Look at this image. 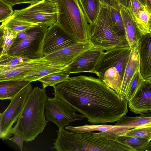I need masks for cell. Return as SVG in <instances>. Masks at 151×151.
<instances>
[{
	"label": "cell",
	"mask_w": 151,
	"mask_h": 151,
	"mask_svg": "<svg viewBox=\"0 0 151 151\" xmlns=\"http://www.w3.org/2000/svg\"><path fill=\"white\" fill-rule=\"evenodd\" d=\"M109 9L111 19L117 35L126 38L124 23L120 13V9L111 7H109Z\"/></svg>",
	"instance_id": "obj_30"
},
{
	"label": "cell",
	"mask_w": 151,
	"mask_h": 151,
	"mask_svg": "<svg viewBox=\"0 0 151 151\" xmlns=\"http://www.w3.org/2000/svg\"><path fill=\"white\" fill-rule=\"evenodd\" d=\"M131 0H117L120 4L123 7L127 8Z\"/></svg>",
	"instance_id": "obj_36"
},
{
	"label": "cell",
	"mask_w": 151,
	"mask_h": 151,
	"mask_svg": "<svg viewBox=\"0 0 151 151\" xmlns=\"http://www.w3.org/2000/svg\"><path fill=\"white\" fill-rule=\"evenodd\" d=\"M33 59L6 54L0 56V69H6L19 66Z\"/></svg>",
	"instance_id": "obj_25"
},
{
	"label": "cell",
	"mask_w": 151,
	"mask_h": 151,
	"mask_svg": "<svg viewBox=\"0 0 151 151\" xmlns=\"http://www.w3.org/2000/svg\"><path fill=\"white\" fill-rule=\"evenodd\" d=\"M117 140L121 143L129 147L133 151H139L140 149L147 145L150 142L145 138L125 135L120 136Z\"/></svg>",
	"instance_id": "obj_26"
},
{
	"label": "cell",
	"mask_w": 151,
	"mask_h": 151,
	"mask_svg": "<svg viewBox=\"0 0 151 151\" xmlns=\"http://www.w3.org/2000/svg\"><path fill=\"white\" fill-rule=\"evenodd\" d=\"M47 1H48L52 2H55L56 3L57 0H46Z\"/></svg>",
	"instance_id": "obj_42"
},
{
	"label": "cell",
	"mask_w": 151,
	"mask_h": 151,
	"mask_svg": "<svg viewBox=\"0 0 151 151\" xmlns=\"http://www.w3.org/2000/svg\"><path fill=\"white\" fill-rule=\"evenodd\" d=\"M45 88H33L12 129L13 134L24 138L27 142L32 141L42 133L47 122L45 114V103L47 98Z\"/></svg>",
	"instance_id": "obj_2"
},
{
	"label": "cell",
	"mask_w": 151,
	"mask_h": 151,
	"mask_svg": "<svg viewBox=\"0 0 151 151\" xmlns=\"http://www.w3.org/2000/svg\"><path fill=\"white\" fill-rule=\"evenodd\" d=\"M128 9L142 35L151 33V13L139 0H131Z\"/></svg>",
	"instance_id": "obj_14"
},
{
	"label": "cell",
	"mask_w": 151,
	"mask_h": 151,
	"mask_svg": "<svg viewBox=\"0 0 151 151\" xmlns=\"http://www.w3.org/2000/svg\"><path fill=\"white\" fill-rule=\"evenodd\" d=\"M146 80L151 83V76L147 79Z\"/></svg>",
	"instance_id": "obj_41"
},
{
	"label": "cell",
	"mask_w": 151,
	"mask_h": 151,
	"mask_svg": "<svg viewBox=\"0 0 151 151\" xmlns=\"http://www.w3.org/2000/svg\"><path fill=\"white\" fill-rule=\"evenodd\" d=\"M50 63L43 57L34 59L19 66L6 69H0V81L24 80L25 76L33 70Z\"/></svg>",
	"instance_id": "obj_16"
},
{
	"label": "cell",
	"mask_w": 151,
	"mask_h": 151,
	"mask_svg": "<svg viewBox=\"0 0 151 151\" xmlns=\"http://www.w3.org/2000/svg\"><path fill=\"white\" fill-rule=\"evenodd\" d=\"M120 13L123 20L125 36L131 49L137 46L142 36L132 19L127 8L122 7Z\"/></svg>",
	"instance_id": "obj_19"
},
{
	"label": "cell",
	"mask_w": 151,
	"mask_h": 151,
	"mask_svg": "<svg viewBox=\"0 0 151 151\" xmlns=\"http://www.w3.org/2000/svg\"><path fill=\"white\" fill-rule=\"evenodd\" d=\"M139 63L138 45L131 49L124 70L119 96L124 98L129 83L134 75L139 69Z\"/></svg>",
	"instance_id": "obj_18"
},
{
	"label": "cell",
	"mask_w": 151,
	"mask_h": 151,
	"mask_svg": "<svg viewBox=\"0 0 151 151\" xmlns=\"http://www.w3.org/2000/svg\"><path fill=\"white\" fill-rule=\"evenodd\" d=\"M14 143H16L19 147L20 150L22 151L23 147V142L24 139L18 135L15 134L14 136L10 138L9 139Z\"/></svg>",
	"instance_id": "obj_35"
},
{
	"label": "cell",
	"mask_w": 151,
	"mask_h": 151,
	"mask_svg": "<svg viewBox=\"0 0 151 151\" xmlns=\"http://www.w3.org/2000/svg\"><path fill=\"white\" fill-rule=\"evenodd\" d=\"M70 74L65 71L56 72L45 76L38 81L42 83L43 88L50 86H53L67 80Z\"/></svg>",
	"instance_id": "obj_28"
},
{
	"label": "cell",
	"mask_w": 151,
	"mask_h": 151,
	"mask_svg": "<svg viewBox=\"0 0 151 151\" xmlns=\"http://www.w3.org/2000/svg\"><path fill=\"white\" fill-rule=\"evenodd\" d=\"M88 40L94 47L105 51L129 45L126 38L117 35L111 17L109 7L101 3L96 19L89 24Z\"/></svg>",
	"instance_id": "obj_5"
},
{
	"label": "cell",
	"mask_w": 151,
	"mask_h": 151,
	"mask_svg": "<svg viewBox=\"0 0 151 151\" xmlns=\"http://www.w3.org/2000/svg\"><path fill=\"white\" fill-rule=\"evenodd\" d=\"M53 87V94L68 103L92 124L114 123L128 112V101L99 78L69 77Z\"/></svg>",
	"instance_id": "obj_1"
},
{
	"label": "cell",
	"mask_w": 151,
	"mask_h": 151,
	"mask_svg": "<svg viewBox=\"0 0 151 151\" xmlns=\"http://www.w3.org/2000/svg\"><path fill=\"white\" fill-rule=\"evenodd\" d=\"M101 3L109 7L121 9L122 6L120 4L117 0H99Z\"/></svg>",
	"instance_id": "obj_34"
},
{
	"label": "cell",
	"mask_w": 151,
	"mask_h": 151,
	"mask_svg": "<svg viewBox=\"0 0 151 151\" xmlns=\"http://www.w3.org/2000/svg\"><path fill=\"white\" fill-rule=\"evenodd\" d=\"M104 50L93 47L88 49L78 55L65 71L69 74L80 73L95 74V68Z\"/></svg>",
	"instance_id": "obj_12"
},
{
	"label": "cell",
	"mask_w": 151,
	"mask_h": 151,
	"mask_svg": "<svg viewBox=\"0 0 151 151\" xmlns=\"http://www.w3.org/2000/svg\"><path fill=\"white\" fill-rule=\"evenodd\" d=\"M139 70L145 80L151 76V33L142 36L138 44Z\"/></svg>",
	"instance_id": "obj_17"
},
{
	"label": "cell",
	"mask_w": 151,
	"mask_h": 151,
	"mask_svg": "<svg viewBox=\"0 0 151 151\" xmlns=\"http://www.w3.org/2000/svg\"><path fill=\"white\" fill-rule=\"evenodd\" d=\"M33 88L31 83L12 100L6 109L0 113V138L9 139L12 136L13 125L17 121Z\"/></svg>",
	"instance_id": "obj_9"
},
{
	"label": "cell",
	"mask_w": 151,
	"mask_h": 151,
	"mask_svg": "<svg viewBox=\"0 0 151 151\" xmlns=\"http://www.w3.org/2000/svg\"><path fill=\"white\" fill-rule=\"evenodd\" d=\"M12 7L0 0V22H3L11 17L14 13Z\"/></svg>",
	"instance_id": "obj_32"
},
{
	"label": "cell",
	"mask_w": 151,
	"mask_h": 151,
	"mask_svg": "<svg viewBox=\"0 0 151 151\" xmlns=\"http://www.w3.org/2000/svg\"><path fill=\"white\" fill-rule=\"evenodd\" d=\"M56 23L78 41H88L89 24L78 0H57Z\"/></svg>",
	"instance_id": "obj_6"
},
{
	"label": "cell",
	"mask_w": 151,
	"mask_h": 151,
	"mask_svg": "<svg viewBox=\"0 0 151 151\" xmlns=\"http://www.w3.org/2000/svg\"><path fill=\"white\" fill-rule=\"evenodd\" d=\"M78 41L66 32L57 23L49 27L43 42L44 56L72 45Z\"/></svg>",
	"instance_id": "obj_11"
},
{
	"label": "cell",
	"mask_w": 151,
	"mask_h": 151,
	"mask_svg": "<svg viewBox=\"0 0 151 151\" xmlns=\"http://www.w3.org/2000/svg\"><path fill=\"white\" fill-rule=\"evenodd\" d=\"M128 104L130 111L136 114L151 111V83L145 80Z\"/></svg>",
	"instance_id": "obj_15"
},
{
	"label": "cell",
	"mask_w": 151,
	"mask_h": 151,
	"mask_svg": "<svg viewBox=\"0 0 151 151\" xmlns=\"http://www.w3.org/2000/svg\"><path fill=\"white\" fill-rule=\"evenodd\" d=\"M142 114L145 116H151V111H148L146 113Z\"/></svg>",
	"instance_id": "obj_39"
},
{
	"label": "cell",
	"mask_w": 151,
	"mask_h": 151,
	"mask_svg": "<svg viewBox=\"0 0 151 151\" xmlns=\"http://www.w3.org/2000/svg\"><path fill=\"white\" fill-rule=\"evenodd\" d=\"M12 16L19 20L44 24L49 27L55 24L57 20L56 4L42 0L24 8L14 10Z\"/></svg>",
	"instance_id": "obj_8"
},
{
	"label": "cell",
	"mask_w": 151,
	"mask_h": 151,
	"mask_svg": "<svg viewBox=\"0 0 151 151\" xmlns=\"http://www.w3.org/2000/svg\"><path fill=\"white\" fill-rule=\"evenodd\" d=\"M38 24L14 18L12 16L5 22H2L0 27H6L19 33Z\"/></svg>",
	"instance_id": "obj_27"
},
{
	"label": "cell",
	"mask_w": 151,
	"mask_h": 151,
	"mask_svg": "<svg viewBox=\"0 0 151 151\" xmlns=\"http://www.w3.org/2000/svg\"><path fill=\"white\" fill-rule=\"evenodd\" d=\"M31 83L24 80L0 81V99L11 100Z\"/></svg>",
	"instance_id": "obj_20"
},
{
	"label": "cell",
	"mask_w": 151,
	"mask_h": 151,
	"mask_svg": "<svg viewBox=\"0 0 151 151\" xmlns=\"http://www.w3.org/2000/svg\"><path fill=\"white\" fill-rule=\"evenodd\" d=\"M93 47H94L88 40L85 42L78 41L44 57L51 63L63 64L69 66L78 55Z\"/></svg>",
	"instance_id": "obj_13"
},
{
	"label": "cell",
	"mask_w": 151,
	"mask_h": 151,
	"mask_svg": "<svg viewBox=\"0 0 151 151\" xmlns=\"http://www.w3.org/2000/svg\"><path fill=\"white\" fill-rule=\"evenodd\" d=\"M139 1L144 5H145L146 0H139Z\"/></svg>",
	"instance_id": "obj_40"
},
{
	"label": "cell",
	"mask_w": 151,
	"mask_h": 151,
	"mask_svg": "<svg viewBox=\"0 0 151 151\" xmlns=\"http://www.w3.org/2000/svg\"><path fill=\"white\" fill-rule=\"evenodd\" d=\"M48 27L45 24H39L27 29V37L21 40L14 41L7 54L32 59L43 57V40Z\"/></svg>",
	"instance_id": "obj_7"
},
{
	"label": "cell",
	"mask_w": 151,
	"mask_h": 151,
	"mask_svg": "<svg viewBox=\"0 0 151 151\" xmlns=\"http://www.w3.org/2000/svg\"><path fill=\"white\" fill-rule=\"evenodd\" d=\"M145 6L151 13V0H146Z\"/></svg>",
	"instance_id": "obj_38"
},
{
	"label": "cell",
	"mask_w": 151,
	"mask_h": 151,
	"mask_svg": "<svg viewBox=\"0 0 151 151\" xmlns=\"http://www.w3.org/2000/svg\"><path fill=\"white\" fill-rule=\"evenodd\" d=\"M76 110L68 103L55 96L47 97L45 103V114L47 122L55 123L58 128H64L71 122L82 120L85 117L76 113Z\"/></svg>",
	"instance_id": "obj_10"
},
{
	"label": "cell",
	"mask_w": 151,
	"mask_h": 151,
	"mask_svg": "<svg viewBox=\"0 0 151 151\" xmlns=\"http://www.w3.org/2000/svg\"><path fill=\"white\" fill-rule=\"evenodd\" d=\"M145 80L141 74L139 69H138L132 78L125 94L124 98L128 101L132 98Z\"/></svg>",
	"instance_id": "obj_29"
},
{
	"label": "cell",
	"mask_w": 151,
	"mask_h": 151,
	"mask_svg": "<svg viewBox=\"0 0 151 151\" xmlns=\"http://www.w3.org/2000/svg\"><path fill=\"white\" fill-rule=\"evenodd\" d=\"M13 7L14 5L20 4H35L42 0H2Z\"/></svg>",
	"instance_id": "obj_33"
},
{
	"label": "cell",
	"mask_w": 151,
	"mask_h": 151,
	"mask_svg": "<svg viewBox=\"0 0 151 151\" xmlns=\"http://www.w3.org/2000/svg\"><path fill=\"white\" fill-rule=\"evenodd\" d=\"M151 123V116L144 115L134 117L123 116L117 121L115 125L122 127L124 134L125 132L129 129L141 125Z\"/></svg>",
	"instance_id": "obj_22"
},
{
	"label": "cell",
	"mask_w": 151,
	"mask_h": 151,
	"mask_svg": "<svg viewBox=\"0 0 151 151\" xmlns=\"http://www.w3.org/2000/svg\"><path fill=\"white\" fill-rule=\"evenodd\" d=\"M123 135L144 138L150 141L151 140V123L128 130Z\"/></svg>",
	"instance_id": "obj_31"
},
{
	"label": "cell",
	"mask_w": 151,
	"mask_h": 151,
	"mask_svg": "<svg viewBox=\"0 0 151 151\" xmlns=\"http://www.w3.org/2000/svg\"><path fill=\"white\" fill-rule=\"evenodd\" d=\"M89 23L96 20L99 12L101 3L99 0H78Z\"/></svg>",
	"instance_id": "obj_23"
},
{
	"label": "cell",
	"mask_w": 151,
	"mask_h": 151,
	"mask_svg": "<svg viewBox=\"0 0 151 151\" xmlns=\"http://www.w3.org/2000/svg\"><path fill=\"white\" fill-rule=\"evenodd\" d=\"M139 151H151V142H150L147 145L140 149Z\"/></svg>",
	"instance_id": "obj_37"
},
{
	"label": "cell",
	"mask_w": 151,
	"mask_h": 151,
	"mask_svg": "<svg viewBox=\"0 0 151 151\" xmlns=\"http://www.w3.org/2000/svg\"><path fill=\"white\" fill-rule=\"evenodd\" d=\"M131 50L129 46L106 50L101 56L95 67V74L118 95Z\"/></svg>",
	"instance_id": "obj_4"
},
{
	"label": "cell",
	"mask_w": 151,
	"mask_h": 151,
	"mask_svg": "<svg viewBox=\"0 0 151 151\" xmlns=\"http://www.w3.org/2000/svg\"><path fill=\"white\" fill-rule=\"evenodd\" d=\"M0 32L1 56L7 54L18 32L6 27H0Z\"/></svg>",
	"instance_id": "obj_24"
},
{
	"label": "cell",
	"mask_w": 151,
	"mask_h": 151,
	"mask_svg": "<svg viewBox=\"0 0 151 151\" xmlns=\"http://www.w3.org/2000/svg\"><path fill=\"white\" fill-rule=\"evenodd\" d=\"M56 132L58 137L51 148L58 151H133L117 140L96 137L93 132H77L64 128Z\"/></svg>",
	"instance_id": "obj_3"
},
{
	"label": "cell",
	"mask_w": 151,
	"mask_h": 151,
	"mask_svg": "<svg viewBox=\"0 0 151 151\" xmlns=\"http://www.w3.org/2000/svg\"><path fill=\"white\" fill-rule=\"evenodd\" d=\"M68 66L63 64L50 63L33 70L25 76L24 80L31 82L38 81L48 75L65 71Z\"/></svg>",
	"instance_id": "obj_21"
}]
</instances>
